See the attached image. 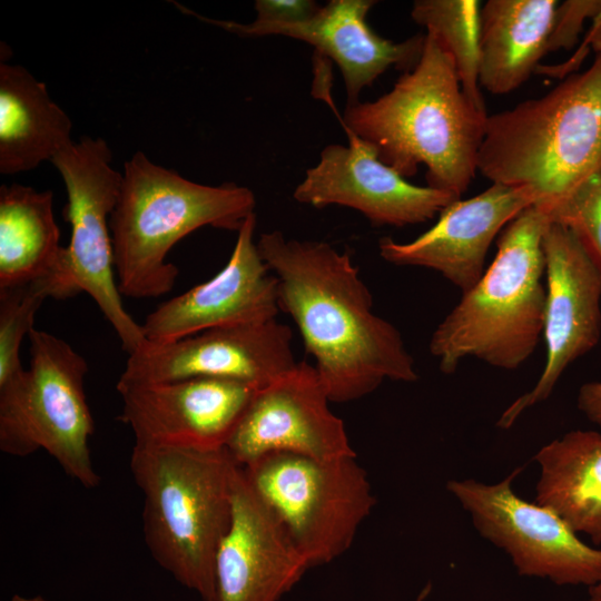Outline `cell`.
Masks as SVG:
<instances>
[{
  "instance_id": "cell-1",
  "label": "cell",
  "mask_w": 601,
  "mask_h": 601,
  "mask_svg": "<svg viewBox=\"0 0 601 601\" xmlns=\"http://www.w3.org/2000/svg\"><path fill=\"white\" fill-rule=\"evenodd\" d=\"M257 247L277 279L279 311L296 323L331 402L359 400L386 380H418L401 333L374 313L349 254L279 230L260 234Z\"/></svg>"
},
{
  "instance_id": "cell-2",
  "label": "cell",
  "mask_w": 601,
  "mask_h": 601,
  "mask_svg": "<svg viewBox=\"0 0 601 601\" xmlns=\"http://www.w3.org/2000/svg\"><path fill=\"white\" fill-rule=\"evenodd\" d=\"M335 115L404 178L423 165L428 187L457 198L474 179L487 115L466 97L451 56L430 32L416 65L390 91Z\"/></svg>"
},
{
  "instance_id": "cell-3",
  "label": "cell",
  "mask_w": 601,
  "mask_h": 601,
  "mask_svg": "<svg viewBox=\"0 0 601 601\" xmlns=\"http://www.w3.org/2000/svg\"><path fill=\"white\" fill-rule=\"evenodd\" d=\"M255 206L247 187L198 184L135 152L125 162L109 218L120 294L142 299L169 293L178 276V268L166 260L169 250L205 226L238 231Z\"/></svg>"
},
{
  "instance_id": "cell-4",
  "label": "cell",
  "mask_w": 601,
  "mask_h": 601,
  "mask_svg": "<svg viewBox=\"0 0 601 601\" xmlns=\"http://www.w3.org/2000/svg\"><path fill=\"white\" fill-rule=\"evenodd\" d=\"M601 168V52L540 98L487 116L477 171L528 186L545 208Z\"/></svg>"
},
{
  "instance_id": "cell-5",
  "label": "cell",
  "mask_w": 601,
  "mask_h": 601,
  "mask_svg": "<svg viewBox=\"0 0 601 601\" xmlns=\"http://www.w3.org/2000/svg\"><path fill=\"white\" fill-rule=\"evenodd\" d=\"M549 223L533 205L501 231L489 268L432 334L430 352L442 373H454L467 357L512 371L534 353L544 328L542 238Z\"/></svg>"
},
{
  "instance_id": "cell-6",
  "label": "cell",
  "mask_w": 601,
  "mask_h": 601,
  "mask_svg": "<svg viewBox=\"0 0 601 601\" xmlns=\"http://www.w3.org/2000/svg\"><path fill=\"white\" fill-rule=\"evenodd\" d=\"M129 466L142 494V532L151 556L208 601L217 549L231 520L238 465L226 449L134 444Z\"/></svg>"
},
{
  "instance_id": "cell-7",
  "label": "cell",
  "mask_w": 601,
  "mask_h": 601,
  "mask_svg": "<svg viewBox=\"0 0 601 601\" xmlns=\"http://www.w3.org/2000/svg\"><path fill=\"white\" fill-rule=\"evenodd\" d=\"M29 367L0 387V450L16 457L45 451L85 489L100 483L90 454L95 432L86 359L63 339L32 328Z\"/></svg>"
},
{
  "instance_id": "cell-8",
  "label": "cell",
  "mask_w": 601,
  "mask_h": 601,
  "mask_svg": "<svg viewBox=\"0 0 601 601\" xmlns=\"http://www.w3.org/2000/svg\"><path fill=\"white\" fill-rule=\"evenodd\" d=\"M243 470L280 519L309 568L345 553L376 504L356 455L315 459L272 452Z\"/></svg>"
},
{
  "instance_id": "cell-9",
  "label": "cell",
  "mask_w": 601,
  "mask_h": 601,
  "mask_svg": "<svg viewBox=\"0 0 601 601\" xmlns=\"http://www.w3.org/2000/svg\"><path fill=\"white\" fill-rule=\"evenodd\" d=\"M112 154L102 138L81 137L51 160L60 173L67 203L63 218L71 226L66 255L80 293L96 302L117 333L122 348L134 353L145 343L141 325L127 313L115 279L109 218L117 204L122 173L111 166Z\"/></svg>"
},
{
  "instance_id": "cell-10",
  "label": "cell",
  "mask_w": 601,
  "mask_h": 601,
  "mask_svg": "<svg viewBox=\"0 0 601 601\" xmlns=\"http://www.w3.org/2000/svg\"><path fill=\"white\" fill-rule=\"evenodd\" d=\"M521 470L494 484L450 480L446 490L479 534L509 554L520 575L592 587L601 579V550L580 540L552 510L521 499L512 489Z\"/></svg>"
},
{
  "instance_id": "cell-11",
  "label": "cell",
  "mask_w": 601,
  "mask_h": 601,
  "mask_svg": "<svg viewBox=\"0 0 601 601\" xmlns=\"http://www.w3.org/2000/svg\"><path fill=\"white\" fill-rule=\"evenodd\" d=\"M545 260L543 337L546 359L532 390L502 413L496 425L510 428L531 406L545 401L568 366L588 354L601 336V270L571 229L549 223Z\"/></svg>"
},
{
  "instance_id": "cell-12",
  "label": "cell",
  "mask_w": 601,
  "mask_h": 601,
  "mask_svg": "<svg viewBox=\"0 0 601 601\" xmlns=\"http://www.w3.org/2000/svg\"><path fill=\"white\" fill-rule=\"evenodd\" d=\"M297 362L292 329L275 319L208 329L129 354L117 386L218 377L263 387Z\"/></svg>"
},
{
  "instance_id": "cell-13",
  "label": "cell",
  "mask_w": 601,
  "mask_h": 601,
  "mask_svg": "<svg viewBox=\"0 0 601 601\" xmlns=\"http://www.w3.org/2000/svg\"><path fill=\"white\" fill-rule=\"evenodd\" d=\"M329 402L315 366L297 363L256 391L225 449L242 467L272 452L354 456L345 424Z\"/></svg>"
},
{
  "instance_id": "cell-14",
  "label": "cell",
  "mask_w": 601,
  "mask_h": 601,
  "mask_svg": "<svg viewBox=\"0 0 601 601\" xmlns=\"http://www.w3.org/2000/svg\"><path fill=\"white\" fill-rule=\"evenodd\" d=\"M118 418L135 444L195 450L225 449L254 394L255 385L218 377L117 386Z\"/></svg>"
},
{
  "instance_id": "cell-15",
  "label": "cell",
  "mask_w": 601,
  "mask_h": 601,
  "mask_svg": "<svg viewBox=\"0 0 601 601\" xmlns=\"http://www.w3.org/2000/svg\"><path fill=\"white\" fill-rule=\"evenodd\" d=\"M344 131L348 145L323 148L318 162L294 189L296 201L315 208L344 206L359 211L374 226L403 227L427 221L460 199L408 183L357 136Z\"/></svg>"
},
{
  "instance_id": "cell-16",
  "label": "cell",
  "mask_w": 601,
  "mask_h": 601,
  "mask_svg": "<svg viewBox=\"0 0 601 601\" xmlns=\"http://www.w3.org/2000/svg\"><path fill=\"white\" fill-rule=\"evenodd\" d=\"M307 569L287 529L238 465L231 520L217 549L208 601H278Z\"/></svg>"
},
{
  "instance_id": "cell-17",
  "label": "cell",
  "mask_w": 601,
  "mask_h": 601,
  "mask_svg": "<svg viewBox=\"0 0 601 601\" xmlns=\"http://www.w3.org/2000/svg\"><path fill=\"white\" fill-rule=\"evenodd\" d=\"M256 214L237 231L231 255L213 278L161 303L141 324L146 342L168 343L208 329L275 319L277 279L255 242Z\"/></svg>"
},
{
  "instance_id": "cell-18",
  "label": "cell",
  "mask_w": 601,
  "mask_h": 601,
  "mask_svg": "<svg viewBox=\"0 0 601 601\" xmlns=\"http://www.w3.org/2000/svg\"><path fill=\"white\" fill-rule=\"evenodd\" d=\"M538 201L531 187L492 184L472 198L451 203L412 242L382 238L380 256L393 265L433 269L464 293L484 274L486 254L497 234Z\"/></svg>"
},
{
  "instance_id": "cell-19",
  "label": "cell",
  "mask_w": 601,
  "mask_h": 601,
  "mask_svg": "<svg viewBox=\"0 0 601 601\" xmlns=\"http://www.w3.org/2000/svg\"><path fill=\"white\" fill-rule=\"evenodd\" d=\"M375 3L373 0H332L304 22L266 26L215 20L177 2L175 6L183 13L240 37L277 35L312 45L317 55L336 62L344 80L347 105H353L358 102L362 90L371 87L391 67L412 69L423 50L425 35L401 42L378 36L366 21Z\"/></svg>"
},
{
  "instance_id": "cell-20",
  "label": "cell",
  "mask_w": 601,
  "mask_h": 601,
  "mask_svg": "<svg viewBox=\"0 0 601 601\" xmlns=\"http://www.w3.org/2000/svg\"><path fill=\"white\" fill-rule=\"evenodd\" d=\"M556 0H489L481 8V88L505 95L536 72L548 53Z\"/></svg>"
},
{
  "instance_id": "cell-21",
  "label": "cell",
  "mask_w": 601,
  "mask_h": 601,
  "mask_svg": "<svg viewBox=\"0 0 601 601\" xmlns=\"http://www.w3.org/2000/svg\"><path fill=\"white\" fill-rule=\"evenodd\" d=\"M71 120L24 67L0 63V173L31 170L73 141Z\"/></svg>"
},
{
  "instance_id": "cell-22",
  "label": "cell",
  "mask_w": 601,
  "mask_h": 601,
  "mask_svg": "<svg viewBox=\"0 0 601 601\" xmlns=\"http://www.w3.org/2000/svg\"><path fill=\"white\" fill-rule=\"evenodd\" d=\"M535 502L601 543V433L575 430L542 446Z\"/></svg>"
},
{
  "instance_id": "cell-23",
  "label": "cell",
  "mask_w": 601,
  "mask_h": 601,
  "mask_svg": "<svg viewBox=\"0 0 601 601\" xmlns=\"http://www.w3.org/2000/svg\"><path fill=\"white\" fill-rule=\"evenodd\" d=\"M52 201L51 190L20 184L1 186L0 288L53 273L71 276L66 247L59 244Z\"/></svg>"
},
{
  "instance_id": "cell-24",
  "label": "cell",
  "mask_w": 601,
  "mask_h": 601,
  "mask_svg": "<svg viewBox=\"0 0 601 601\" xmlns=\"http://www.w3.org/2000/svg\"><path fill=\"white\" fill-rule=\"evenodd\" d=\"M481 8L476 0H416L411 17L441 42L454 62L462 90L485 111L479 80Z\"/></svg>"
},
{
  "instance_id": "cell-25",
  "label": "cell",
  "mask_w": 601,
  "mask_h": 601,
  "mask_svg": "<svg viewBox=\"0 0 601 601\" xmlns=\"http://www.w3.org/2000/svg\"><path fill=\"white\" fill-rule=\"evenodd\" d=\"M79 293L72 277L65 273L0 288V387L23 374L20 346L33 328L35 315L43 300L66 299Z\"/></svg>"
},
{
  "instance_id": "cell-26",
  "label": "cell",
  "mask_w": 601,
  "mask_h": 601,
  "mask_svg": "<svg viewBox=\"0 0 601 601\" xmlns=\"http://www.w3.org/2000/svg\"><path fill=\"white\" fill-rule=\"evenodd\" d=\"M541 209L550 223L573 231L601 270V168L565 197Z\"/></svg>"
},
{
  "instance_id": "cell-27",
  "label": "cell",
  "mask_w": 601,
  "mask_h": 601,
  "mask_svg": "<svg viewBox=\"0 0 601 601\" xmlns=\"http://www.w3.org/2000/svg\"><path fill=\"white\" fill-rule=\"evenodd\" d=\"M601 13V0H566L559 2L554 12L548 53L570 50L578 42L588 19Z\"/></svg>"
},
{
  "instance_id": "cell-28",
  "label": "cell",
  "mask_w": 601,
  "mask_h": 601,
  "mask_svg": "<svg viewBox=\"0 0 601 601\" xmlns=\"http://www.w3.org/2000/svg\"><path fill=\"white\" fill-rule=\"evenodd\" d=\"M321 6L312 0H256L255 24H294L314 17Z\"/></svg>"
},
{
  "instance_id": "cell-29",
  "label": "cell",
  "mask_w": 601,
  "mask_h": 601,
  "mask_svg": "<svg viewBox=\"0 0 601 601\" xmlns=\"http://www.w3.org/2000/svg\"><path fill=\"white\" fill-rule=\"evenodd\" d=\"M577 406L591 423L601 427V381L584 383L579 388Z\"/></svg>"
},
{
  "instance_id": "cell-30",
  "label": "cell",
  "mask_w": 601,
  "mask_h": 601,
  "mask_svg": "<svg viewBox=\"0 0 601 601\" xmlns=\"http://www.w3.org/2000/svg\"><path fill=\"white\" fill-rule=\"evenodd\" d=\"M582 41L595 53L601 52V13L592 20V24Z\"/></svg>"
},
{
  "instance_id": "cell-31",
  "label": "cell",
  "mask_w": 601,
  "mask_h": 601,
  "mask_svg": "<svg viewBox=\"0 0 601 601\" xmlns=\"http://www.w3.org/2000/svg\"><path fill=\"white\" fill-rule=\"evenodd\" d=\"M589 601H601V579L589 588Z\"/></svg>"
},
{
  "instance_id": "cell-32",
  "label": "cell",
  "mask_w": 601,
  "mask_h": 601,
  "mask_svg": "<svg viewBox=\"0 0 601 601\" xmlns=\"http://www.w3.org/2000/svg\"><path fill=\"white\" fill-rule=\"evenodd\" d=\"M11 601H49V600H46L45 598H42L40 595L27 598V597H21L19 594H14L11 598Z\"/></svg>"
},
{
  "instance_id": "cell-33",
  "label": "cell",
  "mask_w": 601,
  "mask_h": 601,
  "mask_svg": "<svg viewBox=\"0 0 601 601\" xmlns=\"http://www.w3.org/2000/svg\"><path fill=\"white\" fill-rule=\"evenodd\" d=\"M430 592V585H427L418 595L416 601H422Z\"/></svg>"
}]
</instances>
